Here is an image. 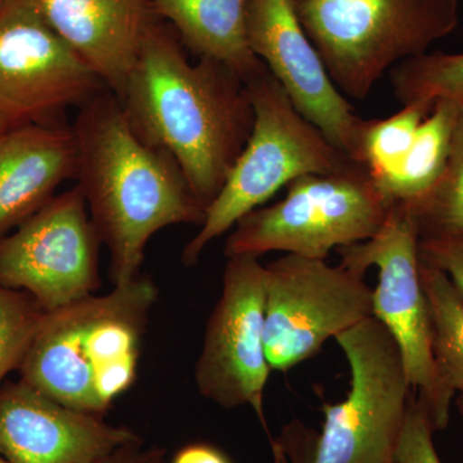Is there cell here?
I'll return each instance as SVG.
<instances>
[{
	"label": "cell",
	"mask_w": 463,
	"mask_h": 463,
	"mask_svg": "<svg viewBox=\"0 0 463 463\" xmlns=\"http://www.w3.org/2000/svg\"><path fill=\"white\" fill-rule=\"evenodd\" d=\"M36 3L58 35L120 99L143 36L158 18L152 0H36Z\"/></svg>",
	"instance_id": "cell-15"
},
{
	"label": "cell",
	"mask_w": 463,
	"mask_h": 463,
	"mask_svg": "<svg viewBox=\"0 0 463 463\" xmlns=\"http://www.w3.org/2000/svg\"><path fill=\"white\" fill-rule=\"evenodd\" d=\"M403 206L412 216L420 240L463 234V109L440 178L421 199Z\"/></svg>",
	"instance_id": "cell-20"
},
{
	"label": "cell",
	"mask_w": 463,
	"mask_h": 463,
	"mask_svg": "<svg viewBox=\"0 0 463 463\" xmlns=\"http://www.w3.org/2000/svg\"><path fill=\"white\" fill-rule=\"evenodd\" d=\"M75 173L71 125H26L5 133L0 139V239L47 205Z\"/></svg>",
	"instance_id": "cell-16"
},
{
	"label": "cell",
	"mask_w": 463,
	"mask_h": 463,
	"mask_svg": "<svg viewBox=\"0 0 463 463\" xmlns=\"http://www.w3.org/2000/svg\"><path fill=\"white\" fill-rule=\"evenodd\" d=\"M45 313L30 295L0 286V383L20 368Z\"/></svg>",
	"instance_id": "cell-23"
},
{
	"label": "cell",
	"mask_w": 463,
	"mask_h": 463,
	"mask_svg": "<svg viewBox=\"0 0 463 463\" xmlns=\"http://www.w3.org/2000/svg\"><path fill=\"white\" fill-rule=\"evenodd\" d=\"M264 312V265L258 258L228 259L194 380L203 397L227 410L249 405L267 429L263 402L272 368L265 353Z\"/></svg>",
	"instance_id": "cell-12"
},
{
	"label": "cell",
	"mask_w": 463,
	"mask_h": 463,
	"mask_svg": "<svg viewBox=\"0 0 463 463\" xmlns=\"http://www.w3.org/2000/svg\"><path fill=\"white\" fill-rule=\"evenodd\" d=\"M0 463H11V462L7 461V459H5V457L0 456Z\"/></svg>",
	"instance_id": "cell-31"
},
{
	"label": "cell",
	"mask_w": 463,
	"mask_h": 463,
	"mask_svg": "<svg viewBox=\"0 0 463 463\" xmlns=\"http://www.w3.org/2000/svg\"><path fill=\"white\" fill-rule=\"evenodd\" d=\"M138 437L24 381L0 390V456L11 463H100Z\"/></svg>",
	"instance_id": "cell-14"
},
{
	"label": "cell",
	"mask_w": 463,
	"mask_h": 463,
	"mask_svg": "<svg viewBox=\"0 0 463 463\" xmlns=\"http://www.w3.org/2000/svg\"><path fill=\"white\" fill-rule=\"evenodd\" d=\"M458 407L459 411H461L462 416H463V389L459 390L458 392Z\"/></svg>",
	"instance_id": "cell-29"
},
{
	"label": "cell",
	"mask_w": 463,
	"mask_h": 463,
	"mask_svg": "<svg viewBox=\"0 0 463 463\" xmlns=\"http://www.w3.org/2000/svg\"><path fill=\"white\" fill-rule=\"evenodd\" d=\"M335 340L349 364L350 388L345 401L323 404L309 463H394L413 392L397 344L374 317Z\"/></svg>",
	"instance_id": "cell-7"
},
{
	"label": "cell",
	"mask_w": 463,
	"mask_h": 463,
	"mask_svg": "<svg viewBox=\"0 0 463 463\" xmlns=\"http://www.w3.org/2000/svg\"><path fill=\"white\" fill-rule=\"evenodd\" d=\"M246 85L254 109L251 134L207 207L200 231L183 249L187 267L199 263L213 241L298 176L341 172L356 164L298 112L267 66Z\"/></svg>",
	"instance_id": "cell-4"
},
{
	"label": "cell",
	"mask_w": 463,
	"mask_h": 463,
	"mask_svg": "<svg viewBox=\"0 0 463 463\" xmlns=\"http://www.w3.org/2000/svg\"><path fill=\"white\" fill-rule=\"evenodd\" d=\"M3 136H5V133H3L2 130H0V139L3 138Z\"/></svg>",
	"instance_id": "cell-32"
},
{
	"label": "cell",
	"mask_w": 463,
	"mask_h": 463,
	"mask_svg": "<svg viewBox=\"0 0 463 463\" xmlns=\"http://www.w3.org/2000/svg\"><path fill=\"white\" fill-rule=\"evenodd\" d=\"M99 232L78 185L0 239V286L27 292L44 312L96 294Z\"/></svg>",
	"instance_id": "cell-10"
},
{
	"label": "cell",
	"mask_w": 463,
	"mask_h": 463,
	"mask_svg": "<svg viewBox=\"0 0 463 463\" xmlns=\"http://www.w3.org/2000/svg\"><path fill=\"white\" fill-rule=\"evenodd\" d=\"M337 90L370 96L392 67L428 53L459 23L458 0H294Z\"/></svg>",
	"instance_id": "cell-5"
},
{
	"label": "cell",
	"mask_w": 463,
	"mask_h": 463,
	"mask_svg": "<svg viewBox=\"0 0 463 463\" xmlns=\"http://www.w3.org/2000/svg\"><path fill=\"white\" fill-rule=\"evenodd\" d=\"M365 274L288 254L264 265V345L272 370L288 373L327 340L373 317Z\"/></svg>",
	"instance_id": "cell-9"
},
{
	"label": "cell",
	"mask_w": 463,
	"mask_h": 463,
	"mask_svg": "<svg viewBox=\"0 0 463 463\" xmlns=\"http://www.w3.org/2000/svg\"><path fill=\"white\" fill-rule=\"evenodd\" d=\"M420 260L441 270L463 300V234L419 241Z\"/></svg>",
	"instance_id": "cell-25"
},
{
	"label": "cell",
	"mask_w": 463,
	"mask_h": 463,
	"mask_svg": "<svg viewBox=\"0 0 463 463\" xmlns=\"http://www.w3.org/2000/svg\"><path fill=\"white\" fill-rule=\"evenodd\" d=\"M249 0H152L155 14L173 27L183 47L199 58H213L245 81L265 65L246 38Z\"/></svg>",
	"instance_id": "cell-17"
},
{
	"label": "cell",
	"mask_w": 463,
	"mask_h": 463,
	"mask_svg": "<svg viewBox=\"0 0 463 463\" xmlns=\"http://www.w3.org/2000/svg\"><path fill=\"white\" fill-rule=\"evenodd\" d=\"M11 2H14V0H0V11H2V9Z\"/></svg>",
	"instance_id": "cell-30"
},
{
	"label": "cell",
	"mask_w": 463,
	"mask_h": 463,
	"mask_svg": "<svg viewBox=\"0 0 463 463\" xmlns=\"http://www.w3.org/2000/svg\"><path fill=\"white\" fill-rule=\"evenodd\" d=\"M461 109L449 100H437L401 165L383 181L374 182L392 205H410L434 187L447 165Z\"/></svg>",
	"instance_id": "cell-19"
},
{
	"label": "cell",
	"mask_w": 463,
	"mask_h": 463,
	"mask_svg": "<svg viewBox=\"0 0 463 463\" xmlns=\"http://www.w3.org/2000/svg\"><path fill=\"white\" fill-rule=\"evenodd\" d=\"M170 463H232L219 448L207 443H192L182 447Z\"/></svg>",
	"instance_id": "cell-27"
},
{
	"label": "cell",
	"mask_w": 463,
	"mask_h": 463,
	"mask_svg": "<svg viewBox=\"0 0 463 463\" xmlns=\"http://www.w3.org/2000/svg\"><path fill=\"white\" fill-rule=\"evenodd\" d=\"M432 106L413 102L403 105L401 111L390 118L364 121L359 161L367 167L374 182L383 181L401 165Z\"/></svg>",
	"instance_id": "cell-22"
},
{
	"label": "cell",
	"mask_w": 463,
	"mask_h": 463,
	"mask_svg": "<svg viewBox=\"0 0 463 463\" xmlns=\"http://www.w3.org/2000/svg\"><path fill=\"white\" fill-rule=\"evenodd\" d=\"M154 279L139 274L109 294L45 313L21 364V381L67 407L103 416L136 383Z\"/></svg>",
	"instance_id": "cell-3"
},
{
	"label": "cell",
	"mask_w": 463,
	"mask_h": 463,
	"mask_svg": "<svg viewBox=\"0 0 463 463\" xmlns=\"http://www.w3.org/2000/svg\"><path fill=\"white\" fill-rule=\"evenodd\" d=\"M118 99L134 133L170 155L201 205H212L254 125L246 81L213 58L192 63L173 27L157 18Z\"/></svg>",
	"instance_id": "cell-1"
},
{
	"label": "cell",
	"mask_w": 463,
	"mask_h": 463,
	"mask_svg": "<svg viewBox=\"0 0 463 463\" xmlns=\"http://www.w3.org/2000/svg\"><path fill=\"white\" fill-rule=\"evenodd\" d=\"M100 463H169L166 449L160 446H147L141 437L128 441L106 457Z\"/></svg>",
	"instance_id": "cell-26"
},
{
	"label": "cell",
	"mask_w": 463,
	"mask_h": 463,
	"mask_svg": "<svg viewBox=\"0 0 463 463\" xmlns=\"http://www.w3.org/2000/svg\"><path fill=\"white\" fill-rule=\"evenodd\" d=\"M431 323L437 394L430 412L435 431L449 423L450 405L463 389V300L446 274L420 260Z\"/></svg>",
	"instance_id": "cell-18"
},
{
	"label": "cell",
	"mask_w": 463,
	"mask_h": 463,
	"mask_svg": "<svg viewBox=\"0 0 463 463\" xmlns=\"http://www.w3.org/2000/svg\"><path fill=\"white\" fill-rule=\"evenodd\" d=\"M419 231L407 207L394 203L373 239L336 250L341 265L365 274L376 267L373 317L392 335L411 388L428 411L437 394L428 298L420 274Z\"/></svg>",
	"instance_id": "cell-11"
},
{
	"label": "cell",
	"mask_w": 463,
	"mask_h": 463,
	"mask_svg": "<svg viewBox=\"0 0 463 463\" xmlns=\"http://www.w3.org/2000/svg\"><path fill=\"white\" fill-rule=\"evenodd\" d=\"M109 90L45 20L36 0L0 11V130L67 125L66 114Z\"/></svg>",
	"instance_id": "cell-8"
},
{
	"label": "cell",
	"mask_w": 463,
	"mask_h": 463,
	"mask_svg": "<svg viewBox=\"0 0 463 463\" xmlns=\"http://www.w3.org/2000/svg\"><path fill=\"white\" fill-rule=\"evenodd\" d=\"M435 429L416 392L411 395L394 463H441L435 449Z\"/></svg>",
	"instance_id": "cell-24"
},
{
	"label": "cell",
	"mask_w": 463,
	"mask_h": 463,
	"mask_svg": "<svg viewBox=\"0 0 463 463\" xmlns=\"http://www.w3.org/2000/svg\"><path fill=\"white\" fill-rule=\"evenodd\" d=\"M76 185L109 254V279L127 285L141 274L145 250L170 225H200L205 207L166 152L142 141L118 97L100 91L71 124Z\"/></svg>",
	"instance_id": "cell-2"
},
{
	"label": "cell",
	"mask_w": 463,
	"mask_h": 463,
	"mask_svg": "<svg viewBox=\"0 0 463 463\" xmlns=\"http://www.w3.org/2000/svg\"><path fill=\"white\" fill-rule=\"evenodd\" d=\"M273 463H289L285 447L279 441H272Z\"/></svg>",
	"instance_id": "cell-28"
},
{
	"label": "cell",
	"mask_w": 463,
	"mask_h": 463,
	"mask_svg": "<svg viewBox=\"0 0 463 463\" xmlns=\"http://www.w3.org/2000/svg\"><path fill=\"white\" fill-rule=\"evenodd\" d=\"M402 105L449 100L463 109V53H425L390 70Z\"/></svg>",
	"instance_id": "cell-21"
},
{
	"label": "cell",
	"mask_w": 463,
	"mask_h": 463,
	"mask_svg": "<svg viewBox=\"0 0 463 463\" xmlns=\"http://www.w3.org/2000/svg\"><path fill=\"white\" fill-rule=\"evenodd\" d=\"M246 38L250 50L282 85L298 112L361 164L365 120L332 81L298 21L294 0H249Z\"/></svg>",
	"instance_id": "cell-13"
},
{
	"label": "cell",
	"mask_w": 463,
	"mask_h": 463,
	"mask_svg": "<svg viewBox=\"0 0 463 463\" xmlns=\"http://www.w3.org/2000/svg\"><path fill=\"white\" fill-rule=\"evenodd\" d=\"M392 203L367 167L307 174L288 185L279 203L242 216L224 246L227 259L281 251L326 260L331 251L373 239Z\"/></svg>",
	"instance_id": "cell-6"
}]
</instances>
